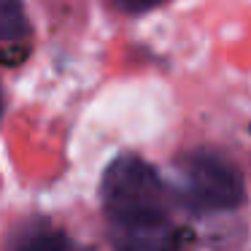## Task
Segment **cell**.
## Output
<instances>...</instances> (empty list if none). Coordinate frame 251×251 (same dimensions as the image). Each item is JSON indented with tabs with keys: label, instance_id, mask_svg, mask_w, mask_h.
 I'll return each instance as SVG.
<instances>
[{
	"label": "cell",
	"instance_id": "obj_1",
	"mask_svg": "<svg viewBox=\"0 0 251 251\" xmlns=\"http://www.w3.org/2000/svg\"><path fill=\"white\" fill-rule=\"evenodd\" d=\"M100 200L108 232L168 224L173 192L151 162L138 154H119L100 178Z\"/></svg>",
	"mask_w": 251,
	"mask_h": 251
},
{
	"label": "cell",
	"instance_id": "obj_2",
	"mask_svg": "<svg viewBox=\"0 0 251 251\" xmlns=\"http://www.w3.org/2000/svg\"><path fill=\"white\" fill-rule=\"evenodd\" d=\"M176 170H178V181L176 189H170L173 200L195 216L227 213L243 205V173L224 154L213 149H197L186 154L176 165Z\"/></svg>",
	"mask_w": 251,
	"mask_h": 251
},
{
	"label": "cell",
	"instance_id": "obj_3",
	"mask_svg": "<svg viewBox=\"0 0 251 251\" xmlns=\"http://www.w3.org/2000/svg\"><path fill=\"white\" fill-rule=\"evenodd\" d=\"M11 251H81V246L65 229L51 224H35L19 235Z\"/></svg>",
	"mask_w": 251,
	"mask_h": 251
},
{
	"label": "cell",
	"instance_id": "obj_4",
	"mask_svg": "<svg viewBox=\"0 0 251 251\" xmlns=\"http://www.w3.org/2000/svg\"><path fill=\"white\" fill-rule=\"evenodd\" d=\"M30 33L22 0H0V41L17 44Z\"/></svg>",
	"mask_w": 251,
	"mask_h": 251
},
{
	"label": "cell",
	"instance_id": "obj_5",
	"mask_svg": "<svg viewBox=\"0 0 251 251\" xmlns=\"http://www.w3.org/2000/svg\"><path fill=\"white\" fill-rule=\"evenodd\" d=\"M125 11L130 14H141V11H149V8H154L159 3V0H116Z\"/></svg>",
	"mask_w": 251,
	"mask_h": 251
},
{
	"label": "cell",
	"instance_id": "obj_6",
	"mask_svg": "<svg viewBox=\"0 0 251 251\" xmlns=\"http://www.w3.org/2000/svg\"><path fill=\"white\" fill-rule=\"evenodd\" d=\"M3 108H6V103H3V89H0V119H3Z\"/></svg>",
	"mask_w": 251,
	"mask_h": 251
}]
</instances>
